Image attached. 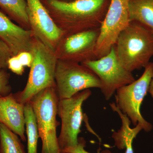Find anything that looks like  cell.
<instances>
[{
	"label": "cell",
	"mask_w": 153,
	"mask_h": 153,
	"mask_svg": "<svg viewBox=\"0 0 153 153\" xmlns=\"http://www.w3.org/2000/svg\"><path fill=\"white\" fill-rule=\"evenodd\" d=\"M64 36L100 28L108 0H41Z\"/></svg>",
	"instance_id": "cell-1"
},
{
	"label": "cell",
	"mask_w": 153,
	"mask_h": 153,
	"mask_svg": "<svg viewBox=\"0 0 153 153\" xmlns=\"http://www.w3.org/2000/svg\"><path fill=\"white\" fill-rule=\"evenodd\" d=\"M120 63L131 72L145 68L153 57V33L134 21L119 36L115 45Z\"/></svg>",
	"instance_id": "cell-2"
},
{
	"label": "cell",
	"mask_w": 153,
	"mask_h": 153,
	"mask_svg": "<svg viewBox=\"0 0 153 153\" xmlns=\"http://www.w3.org/2000/svg\"><path fill=\"white\" fill-rule=\"evenodd\" d=\"M33 60L26 86L14 94L17 101L25 105L45 88L56 86L55 72L58 59L55 51L34 36L31 51Z\"/></svg>",
	"instance_id": "cell-3"
},
{
	"label": "cell",
	"mask_w": 153,
	"mask_h": 153,
	"mask_svg": "<svg viewBox=\"0 0 153 153\" xmlns=\"http://www.w3.org/2000/svg\"><path fill=\"white\" fill-rule=\"evenodd\" d=\"M59 100L56 86H52L41 91L30 102L36 115L39 137L42 140L41 153H62L56 131L60 124L56 119Z\"/></svg>",
	"instance_id": "cell-4"
},
{
	"label": "cell",
	"mask_w": 153,
	"mask_h": 153,
	"mask_svg": "<svg viewBox=\"0 0 153 153\" xmlns=\"http://www.w3.org/2000/svg\"><path fill=\"white\" fill-rule=\"evenodd\" d=\"M144 68V71L140 78L116 91L115 103L120 110L128 117L134 126L140 123L143 130L149 132L152 129V125L143 117L140 108L148 92L152 77L153 62H150Z\"/></svg>",
	"instance_id": "cell-5"
},
{
	"label": "cell",
	"mask_w": 153,
	"mask_h": 153,
	"mask_svg": "<svg viewBox=\"0 0 153 153\" xmlns=\"http://www.w3.org/2000/svg\"><path fill=\"white\" fill-rule=\"evenodd\" d=\"M56 89L59 100L70 98L91 88L100 89L98 76L81 63L58 60L55 72Z\"/></svg>",
	"instance_id": "cell-6"
},
{
	"label": "cell",
	"mask_w": 153,
	"mask_h": 153,
	"mask_svg": "<svg viewBox=\"0 0 153 153\" xmlns=\"http://www.w3.org/2000/svg\"><path fill=\"white\" fill-rule=\"evenodd\" d=\"M91 94L90 89H85L70 98L59 100L57 115L61 120V127L58 141L61 152L78 143L83 117L82 104Z\"/></svg>",
	"instance_id": "cell-7"
},
{
	"label": "cell",
	"mask_w": 153,
	"mask_h": 153,
	"mask_svg": "<svg viewBox=\"0 0 153 153\" xmlns=\"http://www.w3.org/2000/svg\"><path fill=\"white\" fill-rule=\"evenodd\" d=\"M81 64L98 76L101 83L100 90L106 100H109L118 89L135 80L132 72L127 70L120 63L115 45L105 56Z\"/></svg>",
	"instance_id": "cell-8"
},
{
	"label": "cell",
	"mask_w": 153,
	"mask_h": 153,
	"mask_svg": "<svg viewBox=\"0 0 153 153\" xmlns=\"http://www.w3.org/2000/svg\"><path fill=\"white\" fill-rule=\"evenodd\" d=\"M130 0H110L101 26L95 49L97 59L107 55L115 45L119 36L131 22Z\"/></svg>",
	"instance_id": "cell-9"
},
{
	"label": "cell",
	"mask_w": 153,
	"mask_h": 153,
	"mask_svg": "<svg viewBox=\"0 0 153 153\" xmlns=\"http://www.w3.org/2000/svg\"><path fill=\"white\" fill-rule=\"evenodd\" d=\"M100 28L63 36L55 50L58 60L82 63L97 60L95 49Z\"/></svg>",
	"instance_id": "cell-10"
},
{
	"label": "cell",
	"mask_w": 153,
	"mask_h": 153,
	"mask_svg": "<svg viewBox=\"0 0 153 153\" xmlns=\"http://www.w3.org/2000/svg\"><path fill=\"white\" fill-rule=\"evenodd\" d=\"M30 30L34 36L55 51L64 36L41 0H26Z\"/></svg>",
	"instance_id": "cell-11"
},
{
	"label": "cell",
	"mask_w": 153,
	"mask_h": 153,
	"mask_svg": "<svg viewBox=\"0 0 153 153\" xmlns=\"http://www.w3.org/2000/svg\"><path fill=\"white\" fill-rule=\"evenodd\" d=\"M34 36L31 30H26L14 24L0 11V39L10 48L13 56L24 51L30 52Z\"/></svg>",
	"instance_id": "cell-12"
},
{
	"label": "cell",
	"mask_w": 153,
	"mask_h": 153,
	"mask_svg": "<svg viewBox=\"0 0 153 153\" xmlns=\"http://www.w3.org/2000/svg\"><path fill=\"white\" fill-rule=\"evenodd\" d=\"M25 105L17 101L14 94L0 95V123L8 128L26 141Z\"/></svg>",
	"instance_id": "cell-13"
},
{
	"label": "cell",
	"mask_w": 153,
	"mask_h": 153,
	"mask_svg": "<svg viewBox=\"0 0 153 153\" xmlns=\"http://www.w3.org/2000/svg\"><path fill=\"white\" fill-rule=\"evenodd\" d=\"M131 22L140 23L153 33V0H130Z\"/></svg>",
	"instance_id": "cell-14"
},
{
	"label": "cell",
	"mask_w": 153,
	"mask_h": 153,
	"mask_svg": "<svg viewBox=\"0 0 153 153\" xmlns=\"http://www.w3.org/2000/svg\"><path fill=\"white\" fill-rule=\"evenodd\" d=\"M0 8L19 26L30 30L26 0H0Z\"/></svg>",
	"instance_id": "cell-15"
},
{
	"label": "cell",
	"mask_w": 153,
	"mask_h": 153,
	"mask_svg": "<svg viewBox=\"0 0 153 153\" xmlns=\"http://www.w3.org/2000/svg\"><path fill=\"white\" fill-rule=\"evenodd\" d=\"M24 114L27 137V153H38V140L40 137L36 115L30 102L25 105Z\"/></svg>",
	"instance_id": "cell-16"
},
{
	"label": "cell",
	"mask_w": 153,
	"mask_h": 153,
	"mask_svg": "<svg viewBox=\"0 0 153 153\" xmlns=\"http://www.w3.org/2000/svg\"><path fill=\"white\" fill-rule=\"evenodd\" d=\"M0 153H26L19 136L1 123Z\"/></svg>",
	"instance_id": "cell-17"
},
{
	"label": "cell",
	"mask_w": 153,
	"mask_h": 153,
	"mask_svg": "<svg viewBox=\"0 0 153 153\" xmlns=\"http://www.w3.org/2000/svg\"><path fill=\"white\" fill-rule=\"evenodd\" d=\"M10 74L6 69L0 70V95L6 96L11 93L12 87L10 84Z\"/></svg>",
	"instance_id": "cell-18"
},
{
	"label": "cell",
	"mask_w": 153,
	"mask_h": 153,
	"mask_svg": "<svg viewBox=\"0 0 153 153\" xmlns=\"http://www.w3.org/2000/svg\"><path fill=\"white\" fill-rule=\"evenodd\" d=\"M13 56L10 48L0 39V70L7 68L8 60Z\"/></svg>",
	"instance_id": "cell-19"
},
{
	"label": "cell",
	"mask_w": 153,
	"mask_h": 153,
	"mask_svg": "<svg viewBox=\"0 0 153 153\" xmlns=\"http://www.w3.org/2000/svg\"><path fill=\"white\" fill-rule=\"evenodd\" d=\"M86 142L84 138H78V143L74 147L66 148L61 151L62 153H91L85 149ZM97 153L100 152V150L97 151ZM101 153H113L108 150L102 151Z\"/></svg>",
	"instance_id": "cell-20"
},
{
	"label": "cell",
	"mask_w": 153,
	"mask_h": 153,
	"mask_svg": "<svg viewBox=\"0 0 153 153\" xmlns=\"http://www.w3.org/2000/svg\"><path fill=\"white\" fill-rule=\"evenodd\" d=\"M7 68L18 75H22L25 71V66L21 63L17 55L10 57L8 60Z\"/></svg>",
	"instance_id": "cell-21"
},
{
	"label": "cell",
	"mask_w": 153,
	"mask_h": 153,
	"mask_svg": "<svg viewBox=\"0 0 153 153\" xmlns=\"http://www.w3.org/2000/svg\"><path fill=\"white\" fill-rule=\"evenodd\" d=\"M138 134V132L137 131H134L124 138L121 145V149H125V153H134L132 146L133 142Z\"/></svg>",
	"instance_id": "cell-22"
},
{
	"label": "cell",
	"mask_w": 153,
	"mask_h": 153,
	"mask_svg": "<svg viewBox=\"0 0 153 153\" xmlns=\"http://www.w3.org/2000/svg\"><path fill=\"white\" fill-rule=\"evenodd\" d=\"M22 65L25 67L30 68L33 63V54L29 51H24L19 53L17 55Z\"/></svg>",
	"instance_id": "cell-23"
},
{
	"label": "cell",
	"mask_w": 153,
	"mask_h": 153,
	"mask_svg": "<svg viewBox=\"0 0 153 153\" xmlns=\"http://www.w3.org/2000/svg\"><path fill=\"white\" fill-rule=\"evenodd\" d=\"M148 92L150 93L151 96H152L153 98V74L152 80H151L149 86Z\"/></svg>",
	"instance_id": "cell-24"
},
{
	"label": "cell",
	"mask_w": 153,
	"mask_h": 153,
	"mask_svg": "<svg viewBox=\"0 0 153 153\" xmlns=\"http://www.w3.org/2000/svg\"><path fill=\"white\" fill-rule=\"evenodd\" d=\"M59 1H75V0H59Z\"/></svg>",
	"instance_id": "cell-25"
}]
</instances>
